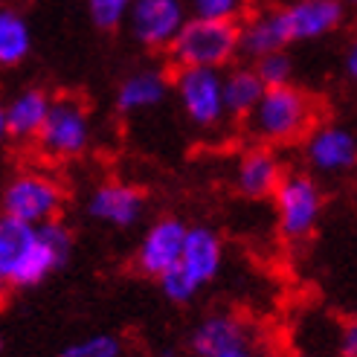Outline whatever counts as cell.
<instances>
[{"mask_svg":"<svg viewBox=\"0 0 357 357\" xmlns=\"http://www.w3.org/2000/svg\"><path fill=\"white\" fill-rule=\"evenodd\" d=\"M319 108L317 102L296 84L267 87L253 111L244 116L250 137H256L261 146H288L305 137L317 125Z\"/></svg>","mask_w":357,"mask_h":357,"instance_id":"1","label":"cell"},{"mask_svg":"<svg viewBox=\"0 0 357 357\" xmlns=\"http://www.w3.org/2000/svg\"><path fill=\"white\" fill-rule=\"evenodd\" d=\"M166 52L177 70H227L238 59V24L186 17Z\"/></svg>","mask_w":357,"mask_h":357,"instance_id":"2","label":"cell"},{"mask_svg":"<svg viewBox=\"0 0 357 357\" xmlns=\"http://www.w3.org/2000/svg\"><path fill=\"white\" fill-rule=\"evenodd\" d=\"M56 271L59 261L41 244L38 229L0 215V273L6 276L9 288H35Z\"/></svg>","mask_w":357,"mask_h":357,"instance_id":"3","label":"cell"},{"mask_svg":"<svg viewBox=\"0 0 357 357\" xmlns=\"http://www.w3.org/2000/svg\"><path fill=\"white\" fill-rule=\"evenodd\" d=\"M276 206V227L284 241L308 238L326 209V192L308 172H284L276 192L271 195Z\"/></svg>","mask_w":357,"mask_h":357,"instance_id":"4","label":"cell"},{"mask_svg":"<svg viewBox=\"0 0 357 357\" xmlns=\"http://www.w3.org/2000/svg\"><path fill=\"white\" fill-rule=\"evenodd\" d=\"M91 111L79 96L52 99L35 146L50 160H76L91 149Z\"/></svg>","mask_w":357,"mask_h":357,"instance_id":"5","label":"cell"},{"mask_svg":"<svg viewBox=\"0 0 357 357\" xmlns=\"http://www.w3.org/2000/svg\"><path fill=\"white\" fill-rule=\"evenodd\" d=\"M0 209L15 221L41 227L52 218H61L64 186L47 172H21L12 177L3 195H0Z\"/></svg>","mask_w":357,"mask_h":357,"instance_id":"6","label":"cell"},{"mask_svg":"<svg viewBox=\"0 0 357 357\" xmlns=\"http://www.w3.org/2000/svg\"><path fill=\"white\" fill-rule=\"evenodd\" d=\"M308 174L314 177H346L357 166V137L340 122H319L302 137Z\"/></svg>","mask_w":357,"mask_h":357,"instance_id":"7","label":"cell"},{"mask_svg":"<svg viewBox=\"0 0 357 357\" xmlns=\"http://www.w3.org/2000/svg\"><path fill=\"white\" fill-rule=\"evenodd\" d=\"M174 93L186 119L201 131H215L224 125V99H221V70L186 67L174 73Z\"/></svg>","mask_w":357,"mask_h":357,"instance_id":"8","label":"cell"},{"mask_svg":"<svg viewBox=\"0 0 357 357\" xmlns=\"http://www.w3.org/2000/svg\"><path fill=\"white\" fill-rule=\"evenodd\" d=\"M125 24L139 47L169 50L174 35L186 24V6L183 0H134Z\"/></svg>","mask_w":357,"mask_h":357,"instance_id":"9","label":"cell"},{"mask_svg":"<svg viewBox=\"0 0 357 357\" xmlns=\"http://www.w3.org/2000/svg\"><path fill=\"white\" fill-rule=\"evenodd\" d=\"M186 221L174 218V215H163L157 218L146 233H142L137 253H134V264L142 276L149 279H160L166 271L177 264L183 250V238H186Z\"/></svg>","mask_w":357,"mask_h":357,"instance_id":"10","label":"cell"},{"mask_svg":"<svg viewBox=\"0 0 357 357\" xmlns=\"http://www.w3.org/2000/svg\"><path fill=\"white\" fill-rule=\"evenodd\" d=\"M87 215L105 227L131 229L146 215V195L122 181L99 183L87 198Z\"/></svg>","mask_w":357,"mask_h":357,"instance_id":"11","label":"cell"},{"mask_svg":"<svg viewBox=\"0 0 357 357\" xmlns=\"http://www.w3.org/2000/svg\"><path fill=\"white\" fill-rule=\"evenodd\" d=\"M224 264V244L221 236L206 224L186 227V238L181 259H177V271H181L195 288L204 291L206 284L221 273Z\"/></svg>","mask_w":357,"mask_h":357,"instance_id":"12","label":"cell"},{"mask_svg":"<svg viewBox=\"0 0 357 357\" xmlns=\"http://www.w3.org/2000/svg\"><path fill=\"white\" fill-rule=\"evenodd\" d=\"M284 26L294 41H319L346 24V6L340 0H294L282 9Z\"/></svg>","mask_w":357,"mask_h":357,"instance_id":"13","label":"cell"},{"mask_svg":"<svg viewBox=\"0 0 357 357\" xmlns=\"http://www.w3.org/2000/svg\"><path fill=\"white\" fill-rule=\"evenodd\" d=\"M291 44L288 26H284L282 9H264L250 15L244 24H238V59L253 64L267 52H282Z\"/></svg>","mask_w":357,"mask_h":357,"instance_id":"14","label":"cell"},{"mask_svg":"<svg viewBox=\"0 0 357 357\" xmlns=\"http://www.w3.org/2000/svg\"><path fill=\"white\" fill-rule=\"evenodd\" d=\"M284 177V163L271 146H253L247 149L236 166V186L244 198H271L279 181Z\"/></svg>","mask_w":357,"mask_h":357,"instance_id":"15","label":"cell"},{"mask_svg":"<svg viewBox=\"0 0 357 357\" xmlns=\"http://www.w3.org/2000/svg\"><path fill=\"white\" fill-rule=\"evenodd\" d=\"M247 343H250V331L244 326V319L227 311L206 314L189 334V349L195 357H215L227 349L247 346Z\"/></svg>","mask_w":357,"mask_h":357,"instance_id":"16","label":"cell"},{"mask_svg":"<svg viewBox=\"0 0 357 357\" xmlns=\"http://www.w3.org/2000/svg\"><path fill=\"white\" fill-rule=\"evenodd\" d=\"M169 96V79L163 70H134L131 76H125L116 87V111L119 114H142L151 111L157 105H163Z\"/></svg>","mask_w":357,"mask_h":357,"instance_id":"17","label":"cell"},{"mask_svg":"<svg viewBox=\"0 0 357 357\" xmlns=\"http://www.w3.org/2000/svg\"><path fill=\"white\" fill-rule=\"evenodd\" d=\"M52 105V96L44 87H24L21 93H15L12 102L3 108L6 114V131L12 139H35L47 119V111Z\"/></svg>","mask_w":357,"mask_h":357,"instance_id":"18","label":"cell"},{"mask_svg":"<svg viewBox=\"0 0 357 357\" xmlns=\"http://www.w3.org/2000/svg\"><path fill=\"white\" fill-rule=\"evenodd\" d=\"M261 93L264 84L259 82L253 64H229L227 70H221V99L227 116L244 119L261 99Z\"/></svg>","mask_w":357,"mask_h":357,"instance_id":"19","label":"cell"},{"mask_svg":"<svg viewBox=\"0 0 357 357\" xmlns=\"http://www.w3.org/2000/svg\"><path fill=\"white\" fill-rule=\"evenodd\" d=\"M29 52H32L29 21L17 9L0 6V67L24 64Z\"/></svg>","mask_w":357,"mask_h":357,"instance_id":"20","label":"cell"},{"mask_svg":"<svg viewBox=\"0 0 357 357\" xmlns=\"http://www.w3.org/2000/svg\"><path fill=\"white\" fill-rule=\"evenodd\" d=\"M122 354H125V343L116 334H108V331L82 337V340L67 343L59 351V357H122Z\"/></svg>","mask_w":357,"mask_h":357,"instance_id":"21","label":"cell"},{"mask_svg":"<svg viewBox=\"0 0 357 357\" xmlns=\"http://www.w3.org/2000/svg\"><path fill=\"white\" fill-rule=\"evenodd\" d=\"M253 70L259 82L267 87H284V84H294V59L288 52H267V56L253 61Z\"/></svg>","mask_w":357,"mask_h":357,"instance_id":"22","label":"cell"},{"mask_svg":"<svg viewBox=\"0 0 357 357\" xmlns=\"http://www.w3.org/2000/svg\"><path fill=\"white\" fill-rule=\"evenodd\" d=\"M134 0H87V17L99 32H116L131 12Z\"/></svg>","mask_w":357,"mask_h":357,"instance_id":"23","label":"cell"},{"mask_svg":"<svg viewBox=\"0 0 357 357\" xmlns=\"http://www.w3.org/2000/svg\"><path fill=\"white\" fill-rule=\"evenodd\" d=\"M35 229H38L41 244L52 253V259L59 261V267H64L70 253H73V229H70V224L61 221V218H52V221L35 227Z\"/></svg>","mask_w":357,"mask_h":357,"instance_id":"24","label":"cell"},{"mask_svg":"<svg viewBox=\"0 0 357 357\" xmlns=\"http://www.w3.org/2000/svg\"><path fill=\"white\" fill-rule=\"evenodd\" d=\"M189 9H192V17L241 24V17L250 9V0H189Z\"/></svg>","mask_w":357,"mask_h":357,"instance_id":"25","label":"cell"},{"mask_svg":"<svg viewBox=\"0 0 357 357\" xmlns=\"http://www.w3.org/2000/svg\"><path fill=\"white\" fill-rule=\"evenodd\" d=\"M340 357H357V326L349 323L340 331Z\"/></svg>","mask_w":357,"mask_h":357,"instance_id":"26","label":"cell"},{"mask_svg":"<svg viewBox=\"0 0 357 357\" xmlns=\"http://www.w3.org/2000/svg\"><path fill=\"white\" fill-rule=\"evenodd\" d=\"M343 76L349 82L357 79V44H349L346 52H343Z\"/></svg>","mask_w":357,"mask_h":357,"instance_id":"27","label":"cell"},{"mask_svg":"<svg viewBox=\"0 0 357 357\" xmlns=\"http://www.w3.org/2000/svg\"><path fill=\"white\" fill-rule=\"evenodd\" d=\"M215 357H261L253 346H236V349H227V351H221V354H215Z\"/></svg>","mask_w":357,"mask_h":357,"instance_id":"28","label":"cell"},{"mask_svg":"<svg viewBox=\"0 0 357 357\" xmlns=\"http://www.w3.org/2000/svg\"><path fill=\"white\" fill-rule=\"evenodd\" d=\"M3 139H9V131H6V114H3V108H0V142Z\"/></svg>","mask_w":357,"mask_h":357,"instance_id":"29","label":"cell"},{"mask_svg":"<svg viewBox=\"0 0 357 357\" xmlns=\"http://www.w3.org/2000/svg\"><path fill=\"white\" fill-rule=\"evenodd\" d=\"M12 288H9V282H6V276L3 273H0V302H3L6 299V294H9Z\"/></svg>","mask_w":357,"mask_h":357,"instance_id":"30","label":"cell"},{"mask_svg":"<svg viewBox=\"0 0 357 357\" xmlns=\"http://www.w3.org/2000/svg\"><path fill=\"white\" fill-rule=\"evenodd\" d=\"M340 3H343V6L349 9V6H354V3H357V0H340Z\"/></svg>","mask_w":357,"mask_h":357,"instance_id":"31","label":"cell"},{"mask_svg":"<svg viewBox=\"0 0 357 357\" xmlns=\"http://www.w3.org/2000/svg\"><path fill=\"white\" fill-rule=\"evenodd\" d=\"M3 349H6V340H3V337H0V354H3Z\"/></svg>","mask_w":357,"mask_h":357,"instance_id":"32","label":"cell"},{"mask_svg":"<svg viewBox=\"0 0 357 357\" xmlns=\"http://www.w3.org/2000/svg\"><path fill=\"white\" fill-rule=\"evenodd\" d=\"M0 6H6V0H0Z\"/></svg>","mask_w":357,"mask_h":357,"instance_id":"33","label":"cell"}]
</instances>
